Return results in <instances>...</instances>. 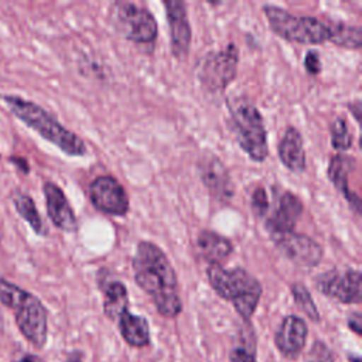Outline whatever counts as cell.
Segmentation results:
<instances>
[{"label": "cell", "mask_w": 362, "mask_h": 362, "mask_svg": "<svg viewBox=\"0 0 362 362\" xmlns=\"http://www.w3.org/2000/svg\"><path fill=\"white\" fill-rule=\"evenodd\" d=\"M132 269L134 281L150 296L158 314L175 318L182 311L175 270L160 246L140 240L132 259Z\"/></svg>", "instance_id": "obj_1"}, {"label": "cell", "mask_w": 362, "mask_h": 362, "mask_svg": "<svg viewBox=\"0 0 362 362\" xmlns=\"http://www.w3.org/2000/svg\"><path fill=\"white\" fill-rule=\"evenodd\" d=\"M1 98L20 122L40 134V137L54 144L64 154L69 157H82L86 154L88 148L85 141L76 133L66 129L42 106L18 95H3Z\"/></svg>", "instance_id": "obj_2"}, {"label": "cell", "mask_w": 362, "mask_h": 362, "mask_svg": "<svg viewBox=\"0 0 362 362\" xmlns=\"http://www.w3.org/2000/svg\"><path fill=\"white\" fill-rule=\"evenodd\" d=\"M0 303L14 314L17 328L35 348H42L48 338V313L33 293L0 277Z\"/></svg>", "instance_id": "obj_3"}, {"label": "cell", "mask_w": 362, "mask_h": 362, "mask_svg": "<svg viewBox=\"0 0 362 362\" xmlns=\"http://www.w3.org/2000/svg\"><path fill=\"white\" fill-rule=\"evenodd\" d=\"M206 277L212 290L223 300L230 301L236 313L249 321L260 301L263 288L260 281L243 267H223L209 264Z\"/></svg>", "instance_id": "obj_4"}, {"label": "cell", "mask_w": 362, "mask_h": 362, "mask_svg": "<svg viewBox=\"0 0 362 362\" xmlns=\"http://www.w3.org/2000/svg\"><path fill=\"white\" fill-rule=\"evenodd\" d=\"M228 127L239 147L256 163L269 156L267 133L259 109L247 99L236 98L229 103Z\"/></svg>", "instance_id": "obj_5"}, {"label": "cell", "mask_w": 362, "mask_h": 362, "mask_svg": "<svg viewBox=\"0 0 362 362\" xmlns=\"http://www.w3.org/2000/svg\"><path fill=\"white\" fill-rule=\"evenodd\" d=\"M270 30L280 38L296 44H322L329 40V25L317 17L296 16L274 6H263Z\"/></svg>", "instance_id": "obj_6"}, {"label": "cell", "mask_w": 362, "mask_h": 362, "mask_svg": "<svg viewBox=\"0 0 362 362\" xmlns=\"http://www.w3.org/2000/svg\"><path fill=\"white\" fill-rule=\"evenodd\" d=\"M239 49L235 44L211 51L202 59L198 71V81L204 92L211 95L222 93L238 74Z\"/></svg>", "instance_id": "obj_7"}, {"label": "cell", "mask_w": 362, "mask_h": 362, "mask_svg": "<svg viewBox=\"0 0 362 362\" xmlns=\"http://www.w3.org/2000/svg\"><path fill=\"white\" fill-rule=\"evenodd\" d=\"M113 25L129 41L136 44H153L158 34L154 16L132 1L112 4Z\"/></svg>", "instance_id": "obj_8"}, {"label": "cell", "mask_w": 362, "mask_h": 362, "mask_svg": "<svg viewBox=\"0 0 362 362\" xmlns=\"http://www.w3.org/2000/svg\"><path fill=\"white\" fill-rule=\"evenodd\" d=\"M361 273L355 269H346L344 272L329 270L315 279V287L320 293L344 304L361 303Z\"/></svg>", "instance_id": "obj_9"}, {"label": "cell", "mask_w": 362, "mask_h": 362, "mask_svg": "<svg viewBox=\"0 0 362 362\" xmlns=\"http://www.w3.org/2000/svg\"><path fill=\"white\" fill-rule=\"evenodd\" d=\"M89 199L98 211L112 216H124L130 208L124 187L112 175H99L90 182Z\"/></svg>", "instance_id": "obj_10"}, {"label": "cell", "mask_w": 362, "mask_h": 362, "mask_svg": "<svg viewBox=\"0 0 362 362\" xmlns=\"http://www.w3.org/2000/svg\"><path fill=\"white\" fill-rule=\"evenodd\" d=\"M272 239L279 250L297 266L315 267L322 260L324 250L321 245L307 235L288 232Z\"/></svg>", "instance_id": "obj_11"}, {"label": "cell", "mask_w": 362, "mask_h": 362, "mask_svg": "<svg viewBox=\"0 0 362 362\" xmlns=\"http://www.w3.org/2000/svg\"><path fill=\"white\" fill-rule=\"evenodd\" d=\"M165 17L170 30L171 52L178 61L188 57L191 45V25L187 16V6L181 0H165Z\"/></svg>", "instance_id": "obj_12"}, {"label": "cell", "mask_w": 362, "mask_h": 362, "mask_svg": "<svg viewBox=\"0 0 362 362\" xmlns=\"http://www.w3.org/2000/svg\"><path fill=\"white\" fill-rule=\"evenodd\" d=\"M198 173L206 189L221 201H228L233 195V182L228 168L215 154L205 151L198 161Z\"/></svg>", "instance_id": "obj_13"}, {"label": "cell", "mask_w": 362, "mask_h": 362, "mask_svg": "<svg viewBox=\"0 0 362 362\" xmlns=\"http://www.w3.org/2000/svg\"><path fill=\"white\" fill-rule=\"evenodd\" d=\"M303 209V202L296 194H293L291 191L280 192L277 204L264 223L266 230L270 233V238L294 232Z\"/></svg>", "instance_id": "obj_14"}, {"label": "cell", "mask_w": 362, "mask_h": 362, "mask_svg": "<svg viewBox=\"0 0 362 362\" xmlns=\"http://www.w3.org/2000/svg\"><path fill=\"white\" fill-rule=\"evenodd\" d=\"M47 215L58 229L64 232H75L78 229L76 215L59 185L52 181L42 184Z\"/></svg>", "instance_id": "obj_15"}, {"label": "cell", "mask_w": 362, "mask_h": 362, "mask_svg": "<svg viewBox=\"0 0 362 362\" xmlns=\"http://www.w3.org/2000/svg\"><path fill=\"white\" fill-rule=\"evenodd\" d=\"M308 328L305 321L294 314L284 317L274 334V344L286 358H296L305 345Z\"/></svg>", "instance_id": "obj_16"}, {"label": "cell", "mask_w": 362, "mask_h": 362, "mask_svg": "<svg viewBox=\"0 0 362 362\" xmlns=\"http://www.w3.org/2000/svg\"><path fill=\"white\" fill-rule=\"evenodd\" d=\"M277 154L281 164L291 173L301 174L305 171L307 161L303 147V136L296 127L290 126L284 130L277 146Z\"/></svg>", "instance_id": "obj_17"}, {"label": "cell", "mask_w": 362, "mask_h": 362, "mask_svg": "<svg viewBox=\"0 0 362 362\" xmlns=\"http://www.w3.org/2000/svg\"><path fill=\"white\" fill-rule=\"evenodd\" d=\"M195 250L209 264H222L233 252L232 242L218 232L202 229L195 239Z\"/></svg>", "instance_id": "obj_18"}, {"label": "cell", "mask_w": 362, "mask_h": 362, "mask_svg": "<svg viewBox=\"0 0 362 362\" xmlns=\"http://www.w3.org/2000/svg\"><path fill=\"white\" fill-rule=\"evenodd\" d=\"M355 168V160L345 154H337L331 158L327 175L334 187L345 197L349 205L355 209L356 214H361V198L352 192L348 187V174Z\"/></svg>", "instance_id": "obj_19"}, {"label": "cell", "mask_w": 362, "mask_h": 362, "mask_svg": "<svg viewBox=\"0 0 362 362\" xmlns=\"http://www.w3.org/2000/svg\"><path fill=\"white\" fill-rule=\"evenodd\" d=\"M119 331L122 338L134 348H143L150 342L148 321L137 314H132L129 310L122 313L117 318Z\"/></svg>", "instance_id": "obj_20"}, {"label": "cell", "mask_w": 362, "mask_h": 362, "mask_svg": "<svg viewBox=\"0 0 362 362\" xmlns=\"http://www.w3.org/2000/svg\"><path fill=\"white\" fill-rule=\"evenodd\" d=\"M100 290L103 291V313L105 315L112 320L117 321V318L129 310V294L127 288L119 280L112 281H100Z\"/></svg>", "instance_id": "obj_21"}, {"label": "cell", "mask_w": 362, "mask_h": 362, "mask_svg": "<svg viewBox=\"0 0 362 362\" xmlns=\"http://www.w3.org/2000/svg\"><path fill=\"white\" fill-rule=\"evenodd\" d=\"M11 199H13V206L16 212L28 223V226L34 230V233H37L38 236H47L48 230L44 226V222L40 216V212L37 209V205L33 197L25 192L16 191Z\"/></svg>", "instance_id": "obj_22"}, {"label": "cell", "mask_w": 362, "mask_h": 362, "mask_svg": "<svg viewBox=\"0 0 362 362\" xmlns=\"http://www.w3.org/2000/svg\"><path fill=\"white\" fill-rule=\"evenodd\" d=\"M329 42L348 49H359L362 47V30L344 21L329 23Z\"/></svg>", "instance_id": "obj_23"}, {"label": "cell", "mask_w": 362, "mask_h": 362, "mask_svg": "<svg viewBox=\"0 0 362 362\" xmlns=\"http://www.w3.org/2000/svg\"><path fill=\"white\" fill-rule=\"evenodd\" d=\"M290 290H291V296L297 304V307L314 322H318L320 321V313H318V308L308 291V288L301 284V283H293L290 286Z\"/></svg>", "instance_id": "obj_24"}, {"label": "cell", "mask_w": 362, "mask_h": 362, "mask_svg": "<svg viewBox=\"0 0 362 362\" xmlns=\"http://www.w3.org/2000/svg\"><path fill=\"white\" fill-rule=\"evenodd\" d=\"M331 144L338 151H346L352 147V134L349 133L346 120L344 117H337L329 127Z\"/></svg>", "instance_id": "obj_25"}, {"label": "cell", "mask_w": 362, "mask_h": 362, "mask_svg": "<svg viewBox=\"0 0 362 362\" xmlns=\"http://www.w3.org/2000/svg\"><path fill=\"white\" fill-rule=\"evenodd\" d=\"M252 211L257 218H263L269 214L270 209V201H269V195L267 191L264 189V187L259 185L255 192L252 194Z\"/></svg>", "instance_id": "obj_26"}, {"label": "cell", "mask_w": 362, "mask_h": 362, "mask_svg": "<svg viewBox=\"0 0 362 362\" xmlns=\"http://www.w3.org/2000/svg\"><path fill=\"white\" fill-rule=\"evenodd\" d=\"M305 362H334L329 348L322 341H315L311 346Z\"/></svg>", "instance_id": "obj_27"}, {"label": "cell", "mask_w": 362, "mask_h": 362, "mask_svg": "<svg viewBox=\"0 0 362 362\" xmlns=\"http://www.w3.org/2000/svg\"><path fill=\"white\" fill-rule=\"evenodd\" d=\"M304 68L310 75H317L321 72V59L317 49H308L304 57Z\"/></svg>", "instance_id": "obj_28"}, {"label": "cell", "mask_w": 362, "mask_h": 362, "mask_svg": "<svg viewBox=\"0 0 362 362\" xmlns=\"http://www.w3.org/2000/svg\"><path fill=\"white\" fill-rule=\"evenodd\" d=\"M230 362H257L255 352L249 351L245 346H236L232 349L230 356H229Z\"/></svg>", "instance_id": "obj_29"}, {"label": "cell", "mask_w": 362, "mask_h": 362, "mask_svg": "<svg viewBox=\"0 0 362 362\" xmlns=\"http://www.w3.org/2000/svg\"><path fill=\"white\" fill-rule=\"evenodd\" d=\"M348 327L349 329H352L356 335L362 334V318L359 313H354L349 315L348 318Z\"/></svg>", "instance_id": "obj_30"}, {"label": "cell", "mask_w": 362, "mask_h": 362, "mask_svg": "<svg viewBox=\"0 0 362 362\" xmlns=\"http://www.w3.org/2000/svg\"><path fill=\"white\" fill-rule=\"evenodd\" d=\"M10 163L16 164V167L18 165V168H20L24 174H28V173H30V165H28V163H27L24 158H20V157H10Z\"/></svg>", "instance_id": "obj_31"}, {"label": "cell", "mask_w": 362, "mask_h": 362, "mask_svg": "<svg viewBox=\"0 0 362 362\" xmlns=\"http://www.w3.org/2000/svg\"><path fill=\"white\" fill-rule=\"evenodd\" d=\"M14 362H44L40 356L34 355V354H24L23 356H20L17 361Z\"/></svg>", "instance_id": "obj_32"}, {"label": "cell", "mask_w": 362, "mask_h": 362, "mask_svg": "<svg viewBox=\"0 0 362 362\" xmlns=\"http://www.w3.org/2000/svg\"><path fill=\"white\" fill-rule=\"evenodd\" d=\"M82 358H83V354H82L81 351H72V352L68 355V358H66L65 362H82Z\"/></svg>", "instance_id": "obj_33"}, {"label": "cell", "mask_w": 362, "mask_h": 362, "mask_svg": "<svg viewBox=\"0 0 362 362\" xmlns=\"http://www.w3.org/2000/svg\"><path fill=\"white\" fill-rule=\"evenodd\" d=\"M349 362H361L359 356H349Z\"/></svg>", "instance_id": "obj_34"}, {"label": "cell", "mask_w": 362, "mask_h": 362, "mask_svg": "<svg viewBox=\"0 0 362 362\" xmlns=\"http://www.w3.org/2000/svg\"><path fill=\"white\" fill-rule=\"evenodd\" d=\"M3 325V314H1V310H0V327Z\"/></svg>", "instance_id": "obj_35"}, {"label": "cell", "mask_w": 362, "mask_h": 362, "mask_svg": "<svg viewBox=\"0 0 362 362\" xmlns=\"http://www.w3.org/2000/svg\"><path fill=\"white\" fill-rule=\"evenodd\" d=\"M1 239H3V230H1V228H0V242H1Z\"/></svg>", "instance_id": "obj_36"}, {"label": "cell", "mask_w": 362, "mask_h": 362, "mask_svg": "<svg viewBox=\"0 0 362 362\" xmlns=\"http://www.w3.org/2000/svg\"><path fill=\"white\" fill-rule=\"evenodd\" d=\"M0 160H1V153H0Z\"/></svg>", "instance_id": "obj_37"}]
</instances>
